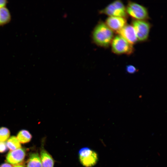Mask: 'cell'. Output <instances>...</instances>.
Here are the masks:
<instances>
[{
	"label": "cell",
	"mask_w": 167,
	"mask_h": 167,
	"mask_svg": "<svg viewBox=\"0 0 167 167\" xmlns=\"http://www.w3.org/2000/svg\"><path fill=\"white\" fill-rule=\"evenodd\" d=\"M114 37L113 32L101 20L96 25L91 33L93 42L105 48L109 46Z\"/></svg>",
	"instance_id": "6da1fadb"
},
{
	"label": "cell",
	"mask_w": 167,
	"mask_h": 167,
	"mask_svg": "<svg viewBox=\"0 0 167 167\" xmlns=\"http://www.w3.org/2000/svg\"><path fill=\"white\" fill-rule=\"evenodd\" d=\"M111 45L112 52L117 54L130 55L134 51L133 45L119 35L114 37Z\"/></svg>",
	"instance_id": "7a4b0ae2"
},
{
	"label": "cell",
	"mask_w": 167,
	"mask_h": 167,
	"mask_svg": "<svg viewBox=\"0 0 167 167\" xmlns=\"http://www.w3.org/2000/svg\"><path fill=\"white\" fill-rule=\"evenodd\" d=\"M99 13L104 14L109 16H116L126 19L128 17L126 7L122 1L117 0L113 1L105 7L100 10Z\"/></svg>",
	"instance_id": "3957f363"
},
{
	"label": "cell",
	"mask_w": 167,
	"mask_h": 167,
	"mask_svg": "<svg viewBox=\"0 0 167 167\" xmlns=\"http://www.w3.org/2000/svg\"><path fill=\"white\" fill-rule=\"evenodd\" d=\"M128 15L133 19L146 20L149 19L147 9L137 3L129 1L126 7Z\"/></svg>",
	"instance_id": "277c9868"
},
{
	"label": "cell",
	"mask_w": 167,
	"mask_h": 167,
	"mask_svg": "<svg viewBox=\"0 0 167 167\" xmlns=\"http://www.w3.org/2000/svg\"><path fill=\"white\" fill-rule=\"evenodd\" d=\"M138 41H144L148 37L151 24L146 20L133 19L131 21Z\"/></svg>",
	"instance_id": "5b68a950"
},
{
	"label": "cell",
	"mask_w": 167,
	"mask_h": 167,
	"mask_svg": "<svg viewBox=\"0 0 167 167\" xmlns=\"http://www.w3.org/2000/svg\"><path fill=\"white\" fill-rule=\"evenodd\" d=\"M79 156L81 163L86 167L95 165L98 160L97 154L88 147H84L79 151Z\"/></svg>",
	"instance_id": "8992f818"
},
{
	"label": "cell",
	"mask_w": 167,
	"mask_h": 167,
	"mask_svg": "<svg viewBox=\"0 0 167 167\" xmlns=\"http://www.w3.org/2000/svg\"><path fill=\"white\" fill-rule=\"evenodd\" d=\"M116 33L132 45L138 41L135 30L131 25L126 24Z\"/></svg>",
	"instance_id": "52a82bcc"
},
{
	"label": "cell",
	"mask_w": 167,
	"mask_h": 167,
	"mask_svg": "<svg viewBox=\"0 0 167 167\" xmlns=\"http://www.w3.org/2000/svg\"><path fill=\"white\" fill-rule=\"evenodd\" d=\"M105 23L113 32H116L127 24L126 19L116 16H109Z\"/></svg>",
	"instance_id": "ba28073f"
},
{
	"label": "cell",
	"mask_w": 167,
	"mask_h": 167,
	"mask_svg": "<svg viewBox=\"0 0 167 167\" xmlns=\"http://www.w3.org/2000/svg\"><path fill=\"white\" fill-rule=\"evenodd\" d=\"M25 156V150L21 148L10 152L6 156L7 162L12 165H15L22 162Z\"/></svg>",
	"instance_id": "9c48e42d"
},
{
	"label": "cell",
	"mask_w": 167,
	"mask_h": 167,
	"mask_svg": "<svg viewBox=\"0 0 167 167\" xmlns=\"http://www.w3.org/2000/svg\"><path fill=\"white\" fill-rule=\"evenodd\" d=\"M42 167H54V161L51 155L44 148L40 152Z\"/></svg>",
	"instance_id": "30bf717a"
},
{
	"label": "cell",
	"mask_w": 167,
	"mask_h": 167,
	"mask_svg": "<svg viewBox=\"0 0 167 167\" xmlns=\"http://www.w3.org/2000/svg\"><path fill=\"white\" fill-rule=\"evenodd\" d=\"M27 167H42L40 157L38 153H32L27 162Z\"/></svg>",
	"instance_id": "8fae6325"
},
{
	"label": "cell",
	"mask_w": 167,
	"mask_h": 167,
	"mask_svg": "<svg viewBox=\"0 0 167 167\" xmlns=\"http://www.w3.org/2000/svg\"><path fill=\"white\" fill-rule=\"evenodd\" d=\"M11 19V16L9 10L6 7L0 8V26L7 24Z\"/></svg>",
	"instance_id": "7c38bea8"
},
{
	"label": "cell",
	"mask_w": 167,
	"mask_h": 167,
	"mask_svg": "<svg viewBox=\"0 0 167 167\" xmlns=\"http://www.w3.org/2000/svg\"><path fill=\"white\" fill-rule=\"evenodd\" d=\"M16 138L20 143H28L30 141L32 135L28 131L22 130L19 132Z\"/></svg>",
	"instance_id": "4fadbf2b"
},
{
	"label": "cell",
	"mask_w": 167,
	"mask_h": 167,
	"mask_svg": "<svg viewBox=\"0 0 167 167\" xmlns=\"http://www.w3.org/2000/svg\"><path fill=\"white\" fill-rule=\"evenodd\" d=\"M7 147L11 150H14L21 148L20 143L15 136L10 137L6 143Z\"/></svg>",
	"instance_id": "5bb4252c"
},
{
	"label": "cell",
	"mask_w": 167,
	"mask_h": 167,
	"mask_svg": "<svg viewBox=\"0 0 167 167\" xmlns=\"http://www.w3.org/2000/svg\"><path fill=\"white\" fill-rule=\"evenodd\" d=\"M10 135L9 130L6 127H0V141L4 142L7 140Z\"/></svg>",
	"instance_id": "9a60e30c"
},
{
	"label": "cell",
	"mask_w": 167,
	"mask_h": 167,
	"mask_svg": "<svg viewBox=\"0 0 167 167\" xmlns=\"http://www.w3.org/2000/svg\"><path fill=\"white\" fill-rule=\"evenodd\" d=\"M126 71L127 73L131 74H134L137 71L136 68L133 65H131L126 66Z\"/></svg>",
	"instance_id": "2e32d148"
},
{
	"label": "cell",
	"mask_w": 167,
	"mask_h": 167,
	"mask_svg": "<svg viewBox=\"0 0 167 167\" xmlns=\"http://www.w3.org/2000/svg\"><path fill=\"white\" fill-rule=\"evenodd\" d=\"M7 147L6 144L3 142L0 141V153L5 152L7 150Z\"/></svg>",
	"instance_id": "e0dca14e"
},
{
	"label": "cell",
	"mask_w": 167,
	"mask_h": 167,
	"mask_svg": "<svg viewBox=\"0 0 167 167\" xmlns=\"http://www.w3.org/2000/svg\"><path fill=\"white\" fill-rule=\"evenodd\" d=\"M7 3V0H0V8L5 7Z\"/></svg>",
	"instance_id": "ac0fdd59"
},
{
	"label": "cell",
	"mask_w": 167,
	"mask_h": 167,
	"mask_svg": "<svg viewBox=\"0 0 167 167\" xmlns=\"http://www.w3.org/2000/svg\"><path fill=\"white\" fill-rule=\"evenodd\" d=\"M0 167H13L10 164L5 163L2 164L0 166Z\"/></svg>",
	"instance_id": "d6986e66"
},
{
	"label": "cell",
	"mask_w": 167,
	"mask_h": 167,
	"mask_svg": "<svg viewBox=\"0 0 167 167\" xmlns=\"http://www.w3.org/2000/svg\"><path fill=\"white\" fill-rule=\"evenodd\" d=\"M14 167H24V165H22L20 164H18L17 165H15V166H14Z\"/></svg>",
	"instance_id": "ffe728a7"
}]
</instances>
